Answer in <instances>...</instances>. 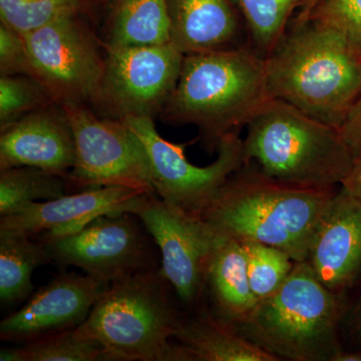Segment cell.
<instances>
[{"instance_id": "4fadbf2b", "label": "cell", "mask_w": 361, "mask_h": 361, "mask_svg": "<svg viewBox=\"0 0 361 361\" xmlns=\"http://www.w3.org/2000/svg\"><path fill=\"white\" fill-rule=\"evenodd\" d=\"M111 282L87 274L56 275L27 299L25 305L0 322V339L23 344L77 329Z\"/></svg>"}, {"instance_id": "52a82bcc", "label": "cell", "mask_w": 361, "mask_h": 361, "mask_svg": "<svg viewBox=\"0 0 361 361\" xmlns=\"http://www.w3.org/2000/svg\"><path fill=\"white\" fill-rule=\"evenodd\" d=\"M37 80L54 103L85 104L96 102L106 71V56L80 16H65L21 33Z\"/></svg>"}, {"instance_id": "f1b7e54d", "label": "cell", "mask_w": 361, "mask_h": 361, "mask_svg": "<svg viewBox=\"0 0 361 361\" xmlns=\"http://www.w3.org/2000/svg\"><path fill=\"white\" fill-rule=\"evenodd\" d=\"M0 75L30 77V65L23 35L0 23Z\"/></svg>"}, {"instance_id": "ac0fdd59", "label": "cell", "mask_w": 361, "mask_h": 361, "mask_svg": "<svg viewBox=\"0 0 361 361\" xmlns=\"http://www.w3.org/2000/svg\"><path fill=\"white\" fill-rule=\"evenodd\" d=\"M206 287L215 317L231 326L241 322L257 305L241 242L221 236L209 260Z\"/></svg>"}, {"instance_id": "2e32d148", "label": "cell", "mask_w": 361, "mask_h": 361, "mask_svg": "<svg viewBox=\"0 0 361 361\" xmlns=\"http://www.w3.org/2000/svg\"><path fill=\"white\" fill-rule=\"evenodd\" d=\"M307 262L318 280L336 293L361 274V201L341 187L318 225Z\"/></svg>"}, {"instance_id": "ba28073f", "label": "cell", "mask_w": 361, "mask_h": 361, "mask_svg": "<svg viewBox=\"0 0 361 361\" xmlns=\"http://www.w3.org/2000/svg\"><path fill=\"white\" fill-rule=\"evenodd\" d=\"M61 106L75 137V165L66 178L71 193L109 186L156 193L148 154L127 123L99 118L85 104Z\"/></svg>"}, {"instance_id": "4dcf8cb0", "label": "cell", "mask_w": 361, "mask_h": 361, "mask_svg": "<svg viewBox=\"0 0 361 361\" xmlns=\"http://www.w3.org/2000/svg\"><path fill=\"white\" fill-rule=\"evenodd\" d=\"M341 187L348 194L361 201V157L353 160V166Z\"/></svg>"}, {"instance_id": "44dd1931", "label": "cell", "mask_w": 361, "mask_h": 361, "mask_svg": "<svg viewBox=\"0 0 361 361\" xmlns=\"http://www.w3.org/2000/svg\"><path fill=\"white\" fill-rule=\"evenodd\" d=\"M51 263L39 240L23 233L0 228V300L13 305L27 300L33 292L32 273Z\"/></svg>"}, {"instance_id": "7c38bea8", "label": "cell", "mask_w": 361, "mask_h": 361, "mask_svg": "<svg viewBox=\"0 0 361 361\" xmlns=\"http://www.w3.org/2000/svg\"><path fill=\"white\" fill-rule=\"evenodd\" d=\"M130 213L155 239L161 272L178 298L185 305H196L205 290L209 260L221 235L202 216L171 205L156 193L142 194Z\"/></svg>"}, {"instance_id": "d4e9b609", "label": "cell", "mask_w": 361, "mask_h": 361, "mask_svg": "<svg viewBox=\"0 0 361 361\" xmlns=\"http://www.w3.org/2000/svg\"><path fill=\"white\" fill-rule=\"evenodd\" d=\"M249 281L258 301L272 295L284 283L295 261L283 250L258 242H241Z\"/></svg>"}, {"instance_id": "9a60e30c", "label": "cell", "mask_w": 361, "mask_h": 361, "mask_svg": "<svg viewBox=\"0 0 361 361\" xmlns=\"http://www.w3.org/2000/svg\"><path fill=\"white\" fill-rule=\"evenodd\" d=\"M75 161V137L59 104L28 114L1 130L0 170L27 166L68 178Z\"/></svg>"}, {"instance_id": "836d02e7", "label": "cell", "mask_w": 361, "mask_h": 361, "mask_svg": "<svg viewBox=\"0 0 361 361\" xmlns=\"http://www.w3.org/2000/svg\"><path fill=\"white\" fill-rule=\"evenodd\" d=\"M357 329H358V331H360V336H361V307H360V313H358Z\"/></svg>"}, {"instance_id": "1f68e13d", "label": "cell", "mask_w": 361, "mask_h": 361, "mask_svg": "<svg viewBox=\"0 0 361 361\" xmlns=\"http://www.w3.org/2000/svg\"><path fill=\"white\" fill-rule=\"evenodd\" d=\"M322 0H303L302 4L299 6L295 18H292L293 23H304L307 20L308 16Z\"/></svg>"}, {"instance_id": "5b68a950", "label": "cell", "mask_w": 361, "mask_h": 361, "mask_svg": "<svg viewBox=\"0 0 361 361\" xmlns=\"http://www.w3.org/2000/svg\"><path fill=\"white\" fill-rule=\"evenodd\" d=\"M247 130V163L282 184L334 189L353 166V156L336 128L281 99H270Z\"/></svg>"}, {"instance_id": "6da1fadb", "label": "cell", "mask_w": 361, "mask_h": 361, "mask_svg": "<svg viewBox=\"0 0 361 361\" xmlns=\"http://www.w3.org/2000/svg\"><path fill=\"white\" fill-rule=\"evenodd\" d=\"M271 99L266 61L250 42L223 51L187 54L160 116L171 125L198 128L204 148L217 152Z\"/></svg>"}, {"instance_id": "484cf974", "label": "cell", "mask_w": 361, "mask_h": 361, "mask_svg": "<svg viewBox=\"0 0 361 361\" xmlns=\"http://www.w3.org/2000/svg\"><path fill=\"white\" fill-rule=\"evenodd\" d=\"M85 0H0V21L25 33L70 16H80Z\"/></svg>"}, {"instance_id": "7a4b0ae2", "label": "cell", "mask_w": 361, "mask_h": 361, "mask_svg": "<svg viewBox=\"0 0 361 361\" xmlns=\"http://www.w3.org/2000/svg\"><path fill=\"white\" fill-rule=\"evenodd\" d=\"M265 61L271 99L337 130L361 94V51L315 21H291Z\"/></svg>"}, {"instance_id": "9c48e42d", "label": "cell", "mask_w": 361, "mask_h": 361, "mask_svg": "<svg viewBox=\"0 0 361 361\" xmlns=\"http://www.w3.org/2000/svg\"><path fill=\"white\" fill-rule=\"evenodd\" d=\"M122 121L146 149L156 194L186 212L201 216L229 178L247 163L239 133L226 135L218 147L217 159L206 167H198L185 155V148L191 142L174 144L164 139L154 118L128 116Z\"/></svg>"}, {"instance_id": "4316f807", "label": "cell", "mask_w": 361, "mask_h": 361, "mask_svg": "<svg viewBox=\"0 0 361 361\" xmlns=\"http://www.w3.org/2000/svg\"><path fill=\"white\" fill-rule=\"evenodd\" d=\"M54 104L44 87L30 75L0 77V130Z\"/></svg>"}, {"instance_id": "d6a6232c", "label": "cell", "mask_w": 361, "mask_h": 361, "mask_svg": "<svg viewBox=\"0 0 361 361\" xmlns=\"http://www.w3.org/2000/svg\"><path fill=\"white\" fill-rule=\"evenodd\" d=\"M332 361H361V351L360 353H349V351H339L334 356Z\"/></svg>"}, {"instance_id": "f546056e", "label": "cell", "mask_w": 361, "mask_h": 361, "mask_svg": "<svg viewBox=\"0 0 361 361\" xmlns=\"http://www.w3.org/2000/svg\"><path fill=\"white\" fill-rule=\"evenodd\" d=\"M338 130L353 160L360 158L361 157V94L349 109Z\"/></svg>"}, {"instance_id": "30bf717a", "label": "cell", "mask_w": 361, "mask_h": 361, "mask_svg": "<svg viewBox=\"0 0 361 361\" xmlns=\"http://www.w3.org/2000/svg\"><path fill=\"white\" fill-rule=\"evenodd\" d=\"M40 242L51 263L104 281L161 268L160 249L134 213L106 214L73 234Z\"/></svg>"}, {"instance_id": "5bb4252c", "label": "cell", "mask_w": 361, "mask_h": 361, "mask_svg": "<svg viewBox=\"0 0 361 361\" xmlns=\"http://www.w3.org/2000/svg\"><path fill=\"white\" fill-rule=\"evenodd\" d=\"M149 192L134 188H92L54 200L37 202L0 217V228L47 241L82 229L106 214L130 212L135 202Z\"/></svg>"}, {"instance_id": "e0dca14e", "label": "cell", "mask_w": 361, "mask_h": 361, "mask_svg": "<svg viewBox=\"0 0 361 361\" xmlns=\"http://www.w3.org/2000/svg\"><path fill=\"white\" fill-rule=\"evenodd\" d=\"M171 44L187 54L234 49L242 18L231 0H167Z\"/></svg>"}, {"instance_id": "7402d4cb", "label": "cell", "mask_w": 361, "mask_h": 361, "mask_svg": "<svg viewBox=\"0 0 361 361\" xmlns=\"http://www.w3.org/2000/svg\"><path fill=\"white\" fill-rule=\"evenodd\" d=\"M68 193L70 186L63 176L27 166L4 169L0 170V217Z\"/></svg>"}, {"instance_id": "603a6c76", "label": "cell", "mask_w": 361, "mask_h": 361, "mask_svg": "<svg viewBox=\"0 0 361 361\" xmlns=\"http://www.w3.org/2000/svg\"><path fill=\"white\" fill-rule=\"evenodd\" d=\"M245 25L249 42L267 58L283 39L303 0H231Z\"/></svg>"}, {"instance_id": "83f0119b", "label": "cell", "mask_w": 361, "mask_h": 361, "mask_svg": "<svg viewBox=\"0 0 361 361\" xmlns=\"http://www.w3.org/2000/svg\"><path fill=\"white\" fill-rule=\"evenodd\" d=\"M307 20L341 32L361 51V0H322Z\"/></svg>"}, {"instance_id": "cb8c5ba5", "label": "cell", "mask_w": 361, "mask_h": 361, "mask_svg": "<svg viewBox=\"0 0 361 361\" xmlns=\"http://www.w3.org/2000/svg\"><path fill=\"white\" fill-rule=\"evenodd\" d=\"M1 361H106L103 345L78 334L65 330L27 342L1 348Z\"/></svg>"}, {"instance_id": "3957f363", "label": "cell", "mask_w": 361, "mask_h": 361, "mask_svg": "<svg viewBox=\"0 0 361 361\" xmlns=\"http://www.w3.org/2000/svg\"><path fill=\"white\" fill-rule=\"evenodd\" d=\"M336 191L282 184L246 163L201 216L221 236L276 247L303 262Z\"/></svg>"}, {"instance_id": "ffe728a7", "label": "cell", "mask_w": 361, "mask_h": 361, "mask_svg": "<svg viewBox=\"0 0 361 361\" xmlns=\"http://www.w3.org/2000/svg\"><path fill=\"white\" fill-rule=\"evenodd\" d=\"M171 42L167 0H116L106 32V47Z\"/></svg>"}, {"instance_id": "8992f818", "label": "cell", "mask_w": 361, "mask_h": 361, "mask_svg": "<svg viewBox=\"0 0 361 361\" xmlns=\"http://www.w3.org/2000/svg\"><path fill=\"white\" fill-rule=\"evenodd\" d=\"M341 302L316 277L307 261L295 262L284 283L234 329L281 360L332 361L338 341Z\"/></svg>"}, {"instance_id": "d6986e66", "label": "cell", "mask_w": 361, "mask_h": 361, "mask_svg": "<svg viewBox=\"0 0 361 361\" xmlns=\"http://www.w3.org/2000/svg\"><path fill=\"white\" fill-rule=\"evenodd\" d=\"M174 341L184 348L190 361L280 360L209 312L185 317Z\"/></svg>"}, {"instance_id": "8fae6325", "label": "cell", "mask_w": 361, "mask_h": 361, "mask_svg": "<svg viewBox=\"0 0 361 361\" xmlns=\"http://www.w3.org/2000/svg\"><path fill=\"white\" fill-rule=\"evenodd\" d=\"M104 49L106 71L94 106L116 120L160 115L179 80L185 54L171 42Z\"/></svg>"}, {"instance_id": "277c9868", "label": "cell", "mask_w": 361, "mask_h": 361, "mask_svg": "<svg viewBox=\"0 0 361 361\" xmlns=\"http://www.w3.org/2000/svg\"><path fill=\"white\" fill-rule=\"evenodd\" d=\"M161 268L114 280L78 334L103 345L106 361H190L173 341L185 319Z\"/></svg>"}]
</instances>
